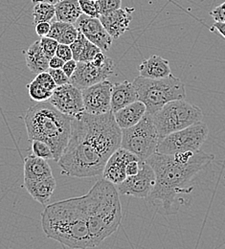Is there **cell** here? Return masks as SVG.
Wrapping results in <instances>:
<instances>
[{
  "instance_id": "6da1fadb",
  "label": "cell",
  "mask_w": 225,
  "mask_h": 249,
  "mask_svg": "<svg viewBox=\"0 0 225 249\" xmlns=\"http://www.w3.org/2000/svg\"><path fill=\"white\" fill-rule=\"evenodd\" d=\"M122 129L113 112L94 115L83 112L71 118L67 146L58 161L62 174L85 178L103 174L106 161L121 147Z\"/></svg>"
},
{
  "instance_id": "7a4b0ae2",
  "label": "cell",
  "mask_w": 225,
  "mask_h": 249,
  "mask_svg": "<svg viewBox=\"0 0 225 249\" xmlns=\"http://www.w3.org/2000/svg\"><path fill=\"white\" fill-rule=\"evenodd\" d=\"M213 159V155L200 150L175 155L155 153L146 160L154 169L156 178L155 188L147 198L155 204L160 203L164 209L169 210L178 194Z\"/></svg>"
},
{
  "instance_id": "3957f363",
  "label": "cell",
  "mask_w": 225,
  "mask_h": 249,
  "mask_svg": "<svg viewBox=\"0 0 225 249\" xmlns=\"http://www.w3.org/2000/svg\"><path fill=\"white\" fill-rule=\"evenodd\" d=\"M41 225L47 238L73 249H93L83 196L47 205L41 213Z\"/></svg>"
},
{
  "instance_id": "277c9868",
  "label": "cell",
  "mask_w": 225,
  "mask_h": 249,
  "mask_svg": "<svg viewBox=\"0 0 225 249\" xmlns=\"http://www.w3.org/2000/svg\"><path fill=\"white\" fill-rule=\"evenodd\" d=\"M89 235L94 248L119 228L122 206L116 186L104 178L83 196Z\"/></svg>"
},
{
  "instance_id": "5b68a950",
  "label": "cell",
  "mask_w": 225,
  "mask_h": 249,
  "mask_svg": "<svg viewBox=\"0 0 225 249\" xmlns=\"http://www.w3.org/2000/svg\"><path fill=\"white\" fill-rule=\"evenodd\" d=\"M24 124L29 140L47 143L53 152L54 160L58 162L69 140L71 117L58 110L49 101H44L28 108Z\"/></svg>"
},
{
  "instance_id": "8992f818",
  "label": "cell",
  "mask_w": 225,
  "mask_h": 249,
  "mask_svg": "<svg viewBox=\"0 0 225 249\" xmlns=\"http://www.w3.org/2000/svg\"><path fill=\"white\" fill-rule=\"evenodd\" d=\"M132 83L138 100L145 104L150 114H154L172 101L186 98L185 85L172 74L162 79H149L139 75Z\"/></svg>"
},
{
  "instance_id": "52a82bcc",
  "label": "cell",
  "mask_w": 225,
  "mask_h": 249,
  "mask_svg": "<svg viewBox=\"0 0 225 249\" xmlns=\"http://www.w3.org/2000/svg\"><path fill=\"white\" fill-rule=\"evenodd\" d=\"M159 139L202 121L200 107L185 99L172 101L152 114Z\"/></svg>"
},
{
  "instance_id": "ba28073f",
  "label": "cell",
  "mask_w": 225,
  "mask_h": 249,
  "mask_svg": "<svg viewBox=\"0 0 225 249\" xmlns=\"http://www.w3.org/2000/svg\"><path fill=\"white\" fill-rule=\"evenodd\" d=\"M159 136L152 114L146 112L139 123L122 129L121 148L146 161L157 151Z\"/></svg>"
},
{
  "instance_id": "9c48e42d",
  "label": "cell",
  "mask_w": 225,
  "mask_h": 249,
  "mask_svg": "<svg viewBox=\"0 0 225 249\" xmlns=\"http://www.w3.org/2000/svg\"><path fill=\"white\" fill-rule=\"evenodd\" d=\"M208 134L209 128L202 121L191 124L159 139L156 152L163 155H175L198 151L206 141Z\"/></svg>"
},
{
  "instance_id": "30bf717a",
  "label": "cell",
  "mask_w": 225,
  "mask_h": 249,
  "mask_svg": "<svg viewBox=\"0 0 225 249\" xmlns=\"http://www.w3.org/2000/svg\"><path fill=\"white\" fill-rule=\"evenodd\" d=\"M115 63L107 57L102 65H97L91 62H78L69 83L80 89H85L100 82L107 80L114 73Z\"/></svg>"
},
{
  "instance_id": "8fae6325",
  "label": "cell",
  "mask_w": 225,
  "mask_h": 249,
  "mask_svg": "<svg viewBox=\"0 0 225 249\" xmlns=\"http://www.w3.org/2000/svg\"><path fill=\"white\" fill-rule=\"evenodd\" d=\"M156 182L154 169L146 161H141L140 170L136 175L127 177L123 182L115 186L119 195L148 197L153 192Z\"/></svg>"
},
{
  "instance_id": "7c38bea8",
  "label": "cell",
  "mask_w": 225,
  "mask_h": 249,
  "mask_svg": "<svg viewBox=\"0 0 225 249\" xmlns=\"http://www.w3.org/2000/svg\"><path fill=\"white\" fill-rule=\"evenodd\" d=\"M48 101L58 110L71 118L85 112L82 89L70 83L57 87Z\"/></svg>"
},
{
  "instance_id": "4fadbf2b",
  "label": "cell",
  "mask_w": 225,
  "mask_h": 249,
  "mask_svg": "<svg viewBox=\"0 0 225 249\" xmlns=\"http://www.w3.org/2000/svg\"><path fill=\"white\" fill-rule=\"evenodd\" d=\"M112 84L104 80L89 88L82 89L85 111L89 114L100 115L111 111Z\"/></svg>"
},
{
  "instance_id": "5bb4252c",
  "label": "cell",
  "mask_w": 225,
  "mask_h": 249,
  "mask_svg": "<svg viewBox=\"0 0 225 249\" xmlns=\"http://www.w3.org/2000/svg\"><path fill=\"white\" fill-rule=\"evenodd\" d=\"M74 25L79 32H81L90 42L97 45L103 52H106L110 49L113 38L104 29L99 18H90L83 14Z\"/></svg>"
},
{
  "instance_id": "9a60e30c",
  "label": "cell",
  "mask_w": 225,
  "mask_h": 249,
  "mask_svg": "<svg viewBox=\"0 0 225 249\" xmlns=\"http://www.w3.org/2000/svg\"><path fill=\"white\" fill-rule=\"evenodd\" d=\"M140 160L134 154L128 150L119 148L116 150L105 163L103 171V178L111 182L114 185H118L123 182L126 178V166L129 161ZM141 161V160H140Z\"/></svg>"
},
{
  "instance_id": "2e32d148",
  "label": "cell",
  "mask_w": 225,
  "mask_h": 249,
  "mask_svg": "<svg viewBox=\"0 0 225 249\" xmlns=\"http://www.w3.org/2000/svg\"><path fill=\"white\" fill-rule=\"evenodd\" d=\"M133 11V8H120L116 11L101 15L99 19L110 36L116 39L129 30Z\"/></svg>"
},
{
  "instance_id": "e0dca14e",
  "label": "cell",
  "mask_w": 225,
  "mask_h": 249,
  "mask_svg": "<svg viewBox=\"0 0 225 249\" xmlns=\"http://www.w3.org/2000/svg\"><path fill=\"white\" fill-rule=\"evenodd\" d=\"M23 186L35 201L45 205L49 202L57 183L52 176L41 179H24Z\"/></svg>"
},
{
  "instance_id": "ac0fdd59",
  "label": "cell",
  "mask_w": 225,
  "mask_h": 249,
  "mask_svg": "<svg viewBox=\"0 0 225 249\" xmlns=\"http://www.w3.org/2000/svg\"><path fill=\"white\" fill-rule=\"evenodd\" d=\"M137 100V93L133 83L124 81L121 83H116L112 86L110 105L111 111L113 113Z\"/></svg>"
},
{
  "instance_id": "d6986e66",
  "label": "cell",
  "mask_w": 225,
  "mask_h": 249,
  "mask_svg": "<svg viewBox=\"0 0 225 249\" xmlns=\"http://www.w3.org/2000/svg\"><path fill=\"white\" fill-rule=\"evenodd\" d=\"M146 112L147 107L145 104L137 100L129 104V106L114 112L113 115L117 124L120 126L121 129H123L129 128L139 123L143 116L146 114Z\"/></svg>"
},
{
  "instance_id": "ffe728a7",
  "label": "cell",
  "mask_w": 225,
  "mask_h": 249,
  "mask_svg": "<svg viewBox=\"0 0 225 249\" xmlns=\"http://www.w3.org/2000/svg\"><path fill=\"white\" fill-rule=\"evenodd\" d=\"M138 69L140 76L149 79H162L172 74L169 61L157 55L143 61Z\"/></svg>"
},
{
  "instance_id": "44dd1931",
  "label": "cell",
  "mask_w": 225,
  "mask_h": 249,
  "mask_svg": "<svg viewBox=\"0 0 225 249\" xmlns=\"http://www.w3.org/2000/svg\"><path fill=\"white\" fill-rule=\"evenodd\" d=\"M52 176V169L46 159L37 157L35 155L28 156L24 159V179H41Z\"/></svg>"
},
{
  "instance_id": "7402d4cb",
  "label": "cell",
  "mask_w": 225,
  "mask_h": 249,
  "mask_svg": "<svg viewBox=\"0 0 225 249\" xmlns=\"http://www.w3.org/2000/svg\"><path fill=\"white\" fill-rule=\"evenodd\" d=\"M25 60L29 70L34 74H38L49 69V58L43 52L39 40H36L29 46L25 52Z\"/></svg>"
},
{
  "instance_id": "603a6c76",
  "label": "cell",
  "mask_w": 225,
  "mask_h": 249,
  "mask_svg": "<svg viewBox=\"0 0 225 249\" xmlns=\"http://www.w3.org/2000/svg\"><path fill=\"white\" fill-rule=\"evenodd\" d=\"M82 15L79 0H61L55 4L56 20L74 24Z\"/></svg>"
},
{
  "instance_id": "cb8c5ba5",
  "label": "cell",
  "mask_w": 225,
  "mask_h": 249,
  "mask_svg": "<svg viewBox=\"0 0 225 249\" xmlns=\"http://www.w3.org/2000/svg\"><path fill=\"white\" fill-rule=\"evenodd\" d=\"M34 23L51 22L55 18V5L47 2L35 3L33 9Z\"/></svg>"
},
{
  "instance_id": "d4e9b609",
  "label": "cell",
  "mask_w": 225,
  "mask_h": 249,
  "mask_svg": "<svg viewBox=\"0 0 225 249\" xmlns=\"http://www.w3.org/2000/svg\"><path fill=\"white\" fill-rule=\"evenodd\" d=\"M27 89L30 98L36 103L48 101L53 94L52 91H49L40 86L35 79L27 85Z\"/></svg>"
},
{
  "instance_id": "484cf974",
  "label": "cell",
  "mask_w": 225,
  "mask_h": 249,
  "mask_svg": "<svg viewBox=\"0 0 225 249\" xmlns=\"http://www.w3.org/2000/svg\"><path fill=\"white\" fill-rule=\"evenodd\" d=\"M33 155L37 157L46 159V160H54V156L49 145L40 140H33Z\"/></svg>"
},
{
  "instance_id": "4316f807",
  "label": "cell",
  "mask_w": 225,
  "mask_h": 249,
  "mask_svg": "<svg viewBox=\"0 0 225 249\" xmlns=\"http://www.w3.org/2000/svg\"><path fill=\"white\" fill-rule=\"evenodd\" d=\"M102 50L95 45L94 43L90 42L88 39L87 40L81 55L79 57V62H90L94 59L98 53H100Z\"/></svg>"
},
{
  "instance_id": "83f0119b",
  "label": "cell",
  "mask_w": 225,
  "mask_h": 249,
  "mask_svg": "<svg viewBox=\"0 0 225 249\" xmlns=\"http://www.w3.org/2000/svg\"><path fill=\"white\" fill-rule=\"evenodd\" d=\"M96 4L98 12L101 16L120 9L122 6V0H98Z\"/></svg>"
},
{
  "instance_id": "f1b7e54d",
  "label": "cell",
  "mask_w": 225,
  "mask_h": 249,
  "mask_svg": "<svg viewBox=\"0 0 225 249\" xmlns=\"http://www.w3.org/2000/svg\"><path fill=\"white\" fill-rule=\"evenodd\" d=\"M39 42H40V46H41L43 52L49 59L56 55V51H57V48L59 45L58 40L51 38L49 36H42L39 39Z\"/></svg>"
},
{
  "instance_id": "f546056e",
  "label": "cell",
  "mask_w": 225,
  "mask_h": 249,
  "mask_svg": "<svg viewBox=\"0 0 225 249\" xmlns=\"http://www.w3.org/2000/svg\"><path fill=\"white\" fill-rule=\"evenodd\" d=\"M35 80L40 86H42L45 89H47L49 91L53 92L57 88V85H56L54 79L52 78V76L50 75V73L48 71H44V72L36 74Z\"/></svg>"
},
{
  "instance_id": "4dcf8cb0",
  "label": "cell",
  "mask_w": 225,
  "mask_h": 249,
  "mask_svg": "<svg viewBox=\"0 0 225 249\" xmlns=\"http://www.w3.org/2000/svg\"><path fill=\"white\" fill-rule=\"evenodd\" d=\"M78 36H79V30L76 28V26L74 24L67 23L65 31L63 33V35L59 40V43L70 45L72 42H74L76 40Z\"/></svg>"
},
{
  "instance_id": "1f68e13d",
  "label": "cell",
  "mask_w": 225,
  "mask_h": 249,
  "mask_svg": "<svg viewBox=\"0 0 225 249\" xmlns=\"http://www.w3.org/2000/svg\"><path fill=\"white\" fill-rule=\"evenodd\" d=\"M79 4L81 6L83 14L90 17V18H100V14L98 12L96 1L92 0H79Z\"/></svg>"
},
{
  "instance_id": "d6a6232c",
  "label": "cell",
  "mask_w": 225,
  "mask_h": 249,
  "mask_svg": "<svg viewBox=\"0 0 225 249\" xmlns=\"http://www.w3.org/2000/svg\"><path fill=\"white\" fill-rule=\"evenodd\" d=\"M87 40V38L81 32H79V36L76 38V40L69 45L70 48H71V51H72L73 59L75 61L79 62V57L81 55V52H82Z\"/></svg>"
},
{
  "instance_id": "836d02e7",
  "label": "cell",
  "mask_w": 225,
  "mask_h": 249,
  "mask_svg": "<svg viewBox=\"0 0 225 249\" xmlns=\"http://www.w3.org/2000/svg\"><path fill=\"white\" fill-rule=\"evenodd\" d=\"M65 22H62L59 20H55V21H51L50 23V30L46 36H49L51 38H54L56 40H60L63 33L65 31V27H66Z\"/></svg>"
},
{
  "instance_id": "e575fe53",
  "label": "cell",
  "mask_w": 225,
  "mask_h": 249,
  "mask_svg": "<svg viewBox=\"0 0 225 249\" xmlns=\"http://www.w3.org/2000/svg\"><path fill=\"white\" fill-rule=\"evenodd\" d=\"M47 71L50 73V75L54 79L57 87L63 86V85L69 83V77L65 74L62 68H59V69L49 68Z\"/></svg>"
},
{
  "instance_id": "d590c367",
  "label": "cell",
  "mask_w": 225,
  "mask_h": 249,
  "mask_svg": "<svg viewBox=\"0 0 225 249\" xmlns=\"http://www.w3.org/2000/svg\"><path fill=\"white\" fill-rule=\"evenodd\" d=\"M56 56L61 58L65 62L73 59V55H72L70 46L67 44H64V43H59L57 51H56Z\"/></svg>"
},
{
  "instance_id": "8d00e7d4",
  "label": "cell",
  "mask_w": 225,
  "mask_h": 249,
  "mask_svg": "<svg viewBox=\"0 0 225 249\" xmlns=\"http://www.w3.org/2000/svg\"><path fill=\"white\" fill-rule=\"evenodd\" d=\"M210 16L214 18L216 22H225V1L220 6L216 7L210 13Z\"/></svg>"
},
{
  "instance_id": "74e56055",
  "label": "cell",
  "mask_w": 225,
  "mask_h": 249,
  "mask_svg": "<svg viewBox=\"0 0 225 249\" xmlns=\"http://www.w3.org/2000/svg\"><path fill=\"white\" fill-rule=\"evenodd\" d=\"M140 166H141V161L140 160L129 161V163L127 164V166H126L127 177L136 175L140 170Z\"/></svg>"
},
{
  "instance_id": "f35d334b",
  "label": "cell",
  "mask_w": 225,
  "mask_h": 249,
  "mask_svg": "<svg viewBox=\"0 0 225 249\" xmlns=\"http://www.w3.org/2000/svg\"><path fill=\"white\" fill-rule=\"evenodd\" d=\"M77 61H75L74 59H71V60H69V61H67V62H65V64L63 65V70H64V72H65V74L69 77V79H70V77L73 75V73L75 72V70H76V67H77Z\"/></svg>"
},
{
  "instance_id": "ab89813d",
  "label": "cell",
  "mask_w": 225,
  "mask_h": 249,
  "mask_svg": "<svg viewBox=\"0 0 225 249\" xmlns=\"http://www.w3.org/2000/svg\"><path fill=\"white\" fill-rule=\"evenodd\" d=\"M50 30V22H38L35 24V32L39 36H46Z\"/></svg>"
},
{
  "instance_id": "60d3db41",
  "label": "cell",
  "mask_w": 225,
  "mask_h": 249,
  "mask_svg": "<svg viewBox=\"0 0 225 249\" xmlns=\"http://www.w3.org/2000/svg\"><path fill=\"white\" fill-rule=\"evenodd\" d=\"M65 64V61H63L61 58L57 57L56 55L49 60V68L52 69H59L63 68V65Z\"/></svg>"
},
{
  "instance_id": "b9f144b4",
  "label": "cell",
  "mask_w": 225,
  "mask_h": 249,
  "mask_svg": "<svg viewBox=\"0 0 225 249\" xmlns=\"http://www.w3.org/2000/svg\"><path fill=\"white\" fill-rule=\"evenodd\" d=\"M213 27L219 32L225 38V22H215Z\"/></svg>"
},
{
  "instance_id": "7bdbcfd3",
  "label": "cell",
  "mask_w": 225,
  "mask_h": 249,
  "mask_svg": "<svg viewBox=\"0 0 225 249\" xmlns=\"http://www.w3.org/2000/svg\"><path fill=\"white\" fill-rule=\"evenodd\" d=\"M33 3H39V2H47V3H51V4H53V5H55V4H57L58 2H60L61 0H31Z\"/></svg>"
},
{
  "instance_id": "ee69618b",
  "label": "cell",
  "mask_w": 225,
  "mask_h": 249,
  "mask_svg": "<svg viewBox=\"0 0 225 249\" xmlns=\"http://www.w3.org/2000/svg\"><path fill=\"white\" fill-rule=\"evenodd\" d=\"M92 1H98V0H92Z\"/></svg>"
}]
</instances>
